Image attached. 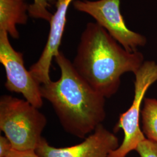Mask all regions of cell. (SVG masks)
Instances as JSON below:
<instances>
[{"label":"cell","mask_w":157,"mask_h":157,"mask_svg":"<svg viewBox=\"0 0 157 157\" xmlns=\"http://www.w3.org/2000/svg\"><path fill=\"white\" fill-rule=\"evenodd\" d=\"M54 58L61 70L60 78L40 85L41 95L50 102L66 132L85 139L106 118V98L79 75L62 52Z\"/></svg>","instance_id":"6da1fadb"},{"label":"cell","mask_w":157,"mask_h":157,"mask_svg":"<svg viewBox=\"0 0 157 157\" xmlns=\"http://www.w3.org/2000/svg\"><path fill=\"white\" fill-rule=\"evenodd\" d=\"M143 54L129 52L97 23H88L81 35L73 67L79 75L105 98L118 91L124 73H135Z\"/></svg>","instance_id":"7a4b0ae2"},{"label":"cell","mask_w":157,"mask_h":157,"mask_svg":"<svg viewBox=\"0 0 157 157\" xmlns=\"http://www.w3.org/2000/svg\"><path fill=\"white\" fill-rule=\"evenodd\" d=\"M45 115L29 102L10 95L0 98V129L14 149L36 151L47 124Z\"/></svg>","instance_id":"3957f363"},{"label":"cell","mask_w":157,"mask_h":157,"mask_svg":"<svg viewBox=\"0 0 157 157\" xmlns=\"http://www.w3.org/2000/svg\"><path fill=\"white\" fill-rule=\"evenodd\" d=\"M135 75V96L132 104L126 112L121 114L113 129L114 132L120 129L124 131V140L107 157H126L146 139L140 126L141 107L147 91L157 81V62L144 61Z\"/></svg>","instance_id":"277c9868"},{"label":"cell","mask_w":157,"mask_h":157,"mask_svg":"<svg viewBox=\"0 0 157 157\" xmlns=\"http://www.w3.org/2000/svg\"><path fill=\"white\" fill-rule=\"evenodd\" d=\"M73 6L78 11L93 17L99 25L129 52H135L147 43L146 37L130 30L120 10V0H77Z\"/></svg>","instance_id":"5b68a950"},{"label":"cell","mask_w":157,"mask_h":157,"mask_svg":"<svg viewBox=\"0 0 157 157\" xmlns=\"http://www.w3.org/2000/svg\"><path fill=\"white\" fill-rule=\"evenodd\" d=\"M4 31H0V62L6 72V90L21 94L25 100L40 109L43 105L40 85L24 65L22 53L14 50Z\"/></svg>","instance_id":"8992f818"},{"label":"cell","mask_w":157,"mask_h":157,"mask_svg":"<svg viewBox=\"0 0 157 157\" xmlns=\"http://www.w3.org/2000/svg\"><path fill=\"white\" fill-rule=\"evenodd\" d=\"M119 146L118 137L101 124L83 141L74 146L56 148L42 137L36 152L41 157H107Z\"/></svg>","instance_id":"52a82bcc"},{"label":"cell","mask_w":157,"mask_h":157,"mask_svg":"<svg viewBox=\"0 0 157 157\" xmlns=\"http://www.w3.org/2000/svg\"><path fill=\"white\" fill-rule=\"evenodd\" d=\"M73 0H57L56 11L50 21V30L44 48L38 61L30 67L29 72L40 84L50 82V71L52 59L58 54L67 22L68 7Z\"/></svg>","instance_id":"ba28073f"},{"label":"cell","mask_w":157,"mask_h":157,"mask_svg":"<svg viewBox=\"0 0 157 157\" xmlns=\"http://www.w3.org/2000/svg\"><path fill=\"white\" fill-rule=\"evenodd\" d=\"M29 7L26 0H0V31L18 39L17 25L27 23Z\"/></svg>","instance_id":"9c48e42d"},{"label":"cell","mask_w":157,"mask_h":157,"mask_svg":"<svg viewBox=\"0 0 157 157\" xmlns=\"http://www.w3.org/2000/svg\"><path fill=\"white\" fill-rule=\"evenodd\" d=\"M141 115L144 135L147 139L157 143V100L144 98Z\"/></svg>","instance_id":"30bf717a"},{"label":"cell","mask_w":157,"mask_h":157,"mask_svg":"<svg viewBox=\"0 0 157 157\" xmlns=\"http://www.w3.org/2000/svg\"><path fill=\"white\" fill-rule=\"evenodd\" d=\"M57 0H34L32 4L29 5L28 15L32 18L42 19L50 22L53 14L48 11L47 8Z\"/></svg>","instance_id":"8fae6325"},{"label":"cell","mask_w":157,"mask_h":157,"mask_svg":"<svg viewBox=\"0 0 157 157\" xmlns=\"http://www.w3.org/2000/svg\"><path fill=\"white\" fill-rule=\"evenodd\" d=\"M135 151L140 157H157V143L146 138L138 145Z\"/></svg>","instance_id":"7c38bea8"},{"label":"cell","mask_w":157,"mask_h":157,"mask_svg":"<svg viewBox=\"0 0 157 157\" xmlns=\"http://www.w3.org/2000/svg\"><path fill=\"white\" fill-rule=\"evenodd\" d=\"M12 149H13L11 141L4 136H0V157H6Z\"/></svg>","instance_id":"4fadbf2b"},{"label":"cell","mask_w":157,"mask_h":157,"mask_svg":"<svg viewBox=\"0 0 157 157\" xmlns=\"http://www.w3.org/2000/svg\"><path fill=\"white\" fill-rule=\"evenodd\" d=\"M6 157H41L34 150H17L12 149Z\"/></svg>","instance_id":"5bb4252c"}]
</instances>
